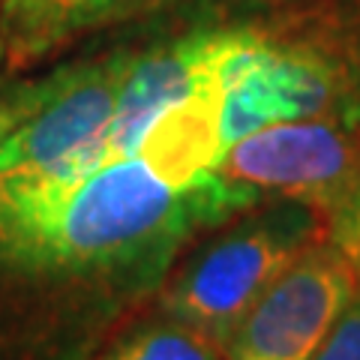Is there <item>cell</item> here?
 Here are the masks:
<instances>
[{
  "instance_id": "obj_6",
  "label": "cell",
  "mask_w": 360,
  "mask_h": 360,
  "mask_svg": "<svg viewBox=\"0 0 360 360\" xmlns=\"http://www.w3.org/2000/svg\"><path fill=\"white\" fill-rule=\"evenodd\" d=\"M246 27H205L168 39L132 58L117 108L105 129L108 162L132 156L141 132L162 108L180 103L207 82L222 78V63L238 49Z\"/></svg>"
},
{
  "instance_id": "obj_2",
  "label": "cell",
  "mask_w": 360,
  "mask_h": 360,
  "mask_svg": "<svg viewBox=\"0 0 360 360\" xmlns=\"http://www.w3.org/2000/svg\"><path fill=\"white\" fill-rule=\"evenodd\" d=\"M321 238L319 207L267 198L180 258L160 291V309L165 319L225 345L252 303Z\"/></svg>"
},
{
  "instance_id": "obj_5",
  "label": "cell",
  "mask_w": 360,
  "mask_h": 360,
  "mask_svg": "<svg viewBox=\"0 0 360 360\" xmlns=\"http://www.w3.org/2000/svg\"><path fill=\"white\" fill-rule=\"evenodd\" d=\"M132 58V51L120 49L60 66L49 99L0 141V172L51 165L103 141Z\"/></svg>"
},
{
  "instance_id": "obj_3",
  "label": "cell",
  "mask_w": 360,
  "mask_h": 360,
  "mask_svg": "<svg viewBox=\"0 0 360 360\" xmlns=\"http://www.w3.org/2000/svg\"><path fill=\"white\" fill-rule=\"evenodd\" d=\"M217 172L267 198H295L321 213L360 186V127L340 117L274 123L234 141Z\"/></svg>"
},
{
  "instance_id": "obj_13",
  "label": "cell",
  "mask_w": 360,
  "mask_h": 360,
  "mask_svg": "<svg viewBox=\"0 0 360 360\" xmlns=\"http://www.w3.org/2000/svg\"><path fill=\"white\" fill-rule=\"evenodd\" d=\"M6 58V42H4V37H0V60Z\"/></svg>"
},
{
  "instance_id": "obj_8",
  "label": "cell",
  "mask_w": 360,
  "mask_h": 360,
  "mask_svg": "<svg viewBox=\"0 0 360 360\" xmlns=\"http://www.w3.org/2000/svg\"><path fill=\"white\" fill-rule=\"evenodd\" d=\"M132 6H141V0H4L0 37L6 58L13 66H27L75 33L117 18Z\"/></svg>"
},
{
  "instance_id": "obj_12",
  "label": "cell",
  "mask_w": 360,
  "mask_h": 360,
  "mask_svg": "<svg viewBox=\"0 0 360 360\" xmlns=\"http://www.w3.org/2000/svg\"><path fill=\"white\" fill-rule=\"evenodd\" d=\"M336 33H340L348 70H352L354 82V111L352 123L360 127V0H328Z\"/></svg>"
},
{
  "instance_id": "obj_11",
  "label": "cell",
  "mask_w": 360,
  "mask_h": 360,
  "mask_svg": "<svg viewBox=\"0 0 360 360\" xmlns=\"http://www.w3.org/2000/svg\"><path fill=\"white\" fill-rule=\"evenodd\" d=\"M54 84H58V70L49 72L45 78H33V82L0 84V141L49 99Z\"/></svg>"
},
{
  "instance_id": "obj_4",
  "label": "cell",
  "mask_w": 360,
  "mask_h": 360,
  "mask_svg": "<svg viewBox=\"0 0 360 360\" xmlns=\"http://www.w3.org/2000/svg\"><path fill=\"white\" fill-rule=\"evenodd\" d=\"M352 283V264L340 246L315 240L238 321L225 360H312Z\"/></svg>"
},
{
  "instance_id": "obj_1",
  "label": "cell",
  "mask_w": 360,
  "mask_h": 360,
  "mask_svg": "<svg viewBox=\"0 0 360 360\" xmlns=\"http://www.w3.org/2000/svg\"><path fill=\"white\" fill-rule=\"evenodd\" d=\"M262 201L219 172L174 189L139 156L105 162V141L0 172V288L54 300V324L78 342L160 295L189 246Z\"/></svg>"
},
{
  "instance_id": "obj_10",
  "label": "cell",
  "mask_w": 360,
  "mask_h": 360,
  "mask_svg": "<svg viewBox=\"0 0 360 360\" xmlns=\"http://www.w3.org/2000/svg\"><path fill=\"white\" fill-rule=\"evenodd\" d=\"M354 283L328 336L315 348L312 360H360V262L352 264Z\"/></svg>"
},
{
  "instance_id": "obj_9",
  "label": "cell",
  "mask_w": 360,
  "mask_h": 360,
  "mask_svg": "<svg viewBox=\"0 0 360 360\" xmlns=\"http://www.w3.org/2000/svg\"><path fill=\"white\" fill-rule=\"evenodd\" d=\"M94 360H225V345L162 315L127 330Z\"/></svg>"
},
{
  "instance_id": "obj_7",
  "label": "cell",
  "mask_w": 360,
  "mask_h": 360,
  "mask_svg": "<svg viewBox=\"0 0 360 360\" xmlns=\"http://www.w3.org/2000/svg\"><path fill=\"white\" fill-rule=\"evenodd\" d=\"M222 153V78H217L162 108L141 132L132 156L168 186L184 189L217 172Z\"/></svg>"
}]
</instances>
